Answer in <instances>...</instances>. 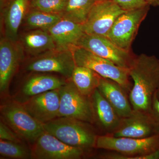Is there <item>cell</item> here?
<instances>
[{
  "label": "cell",
  "mask_w": 159,
  "mask_h": 159,
  "mask_svg": "<svg viewBox=\"0 0 159 159\" xmlns=\"http://www.w3.org/2000/svg\"><path fill=\"white\" fill-rule=\"evenodd\" d=\"M129 71L134 82L129 93L133 109L150 114L154 96L159 89V59L154 55L140 54Z\"/></svg>",
  "instance_id": "1"
},
{
  "label": "cell",
  "mask_w": 159,
  "mask_h": 159,
  "mask_svg": "<svg viewBox=\"0 0 159 159\" xmlns=\"http://www.w3.org/2000/svg\"><path fill=\"white\" fill-rule=\"evenodd\" d=\"M96 148L110 151L100 159H159V135L144 139L98 135Z\"/></svg>",
  "instance_id": "2"
},
{
  "label": "cell",
  "mask_w": 159,
  "mask_h": 159,
  "mask_svg": "<svg viewBox=\"0 0 159 159\" xmlns=\"http://www.w3.org/2000/svg\"><path fill=\"white\" fill-rule=\"evenodd\" d=\"M91 124L78 119L57 117L43 126L46 132L64 143L87 153L96 148L98 136Z\"/></svg>",
  "instance_id": "3"
},
{
  "label": "cell",
  "mask_w": 159,
  "mask_h": 159,
  "mask_svg": "<svg viewBox=\"0 0 159 159\" xmlns=\"http://www.w3.org/2000/svg\"><path fill=\"white\" fill-rule=\"evenodd\" d=\"M1 120L22 140L33 144L45 131L43 124L31 116L20 102L9 100L1 105Z\"/></svg>",
  "instance_id": "4"
},
{
  "label": "cell",
  "mask_w": 159,
  "mask_h": 159,
  "mask_svg": "<svg viewBox=\"0 0 159 159\" xmlns=\"http://www.w3.org/2000/svg\"><path fill=\"white\" fill-rule=\"evenodd\" d=\"M71 50L76 66L89 68L101 77L116 81L128 93L130 92L132 86L129 69L118 66L108 60L79 46H74Z\"/></svg>",
  "instance_id": "5"
},
{
  "label": "cell",
  "mask_w": 159,
  "mask_h": 159,
  "mask_svg": "<svg viewBox=\"0 0 159 159\" xmlns=\"http://www.w3.org/2000/svg\"><path fill=\"white\" fill-rule=\"evenodd\" d=\"M78 119L95 123L90 97L81 94L71 79L60 89V105L58 117Z\"/></svg>",
  "instance_id": "6"
},
{
  "label": "cell",
  "mask_w": 159,
  "mask_h": 159,
  "mask_svg": "<svg viewBox=\"0 0 159 159\" xmlns=\"http://www.w3.org/2000/svg\"><path fill=\"white\" fill-rule=\"evenodd\" d=\"M108 60L120 67L129 69L137 55L131 51L121 48L106 36L84 34L77 45Z\"/></svg>",
  "instance_id": "7"
},
{
  "label": "cell",
  "mask_w": 159,
  "mask_h": 159,
  "mask_svg": "<svg viewBox=\"0 0 159 159\" xmlns=\"http://www.w3.org/2000/svg\"><path fill=\"white\" fill-rule=\"evenodd\" d=\"M149 9L148 5L123 12L115 21L107 37L121 48L131 51L132 44Z\"/></svg>",
  "instance_id": "8"
},
{
  "label": "cell",
  "mask_w": 159,
  "mask_h": 159,
  "mask_svg": "<svg viewBox=\"0 0 159 159\" xmlns=\"http://www.w3.org/2000/svg\"><path fill=\"white\" fill-rule=\"evenodd\" d=\"M76 65L71 50L47 51L29 60L25 70L36 73H55L70 80Z\"/></svg>",
  "instance_id": "9"
},
{
  "label": "cell",
  "mask_w": 159,
  "mask_h": 159,
  "mask_svg": "<svg viewBox=\"0 0 159 159\" xmlns=\"http://www.w3.org/2000/svg\"><path fill=\"white\" fill-rule=\"evenodd\" d=\"M125 11L113 0H98L83 25L84 32L107 37L117 18Z\"/></svg>",
  "instance_id": "10"
},
{
  "label": "cell",
  "mask_w": 159,
  "mask_h": 159,
  "mask_svg": "<svg viewBox=\"0 0 159 159\" xmlns=\"http://www.w3.org/2000/svg\"><path fill=\"white\" fill-rule=\"evenodd\" d=\"M32 158L80 159L86 153L80 148L64 143L45 130L32 144Z\"/></svg>",
  "instance_id": "11"
},
{
  "label": "cell",
  "mask_w": 159,
  "mask_h": 159,
  "mask_svg": "<svg viewBox=\"0 0 159 159\" xmlns=\"http://www.w3.org/2000/svg\"><path fill=\"white\" fill-rule=\"evenodd\" d=\"M24 51L20 43L6 37L0 42V92L8 93L11 80L24 58Z\"/></svg>",
  "instance_id": "12"
},
{
  "label": "cell",
  "mask_w": 159,
  "mask_h": 159,
  "mask_svg": "<svg viewBox=\"0 0 159 159\" xmlns=\"http://www.w3.org/2000/svg\"><path fill=\"white\" fill-rule=\"evenodd\" d=\"M21 103L31 116L45 124L58 117L60 89L33 96Z\"/></svg>",
  "instance_id": "13"
},
{
  "label": "cell",
  "mask_w": 159,
  "mask_h": 159,
  "mask_svg": "<svg viewBox=\"0 0 159 159\" xmlns=\"http://www.w3.org/2000/svg\"><path fill=\"white\" fill-rule=\"evenodd\" d=\"M155 134V126L150 114L133 110L129 116L122 118L119 127L110 135L144 139Z\"/></svg>",
  "instance_id": "14"
},
{
  "label": "cell",
  "mask_w": 159,
  "mask_h": 159,
  "mask_svg": "<svg viewBox=\"0 0 159 159\" xmlns=\"http://www.w3.org/2000/svg\"><path fill=\"white\" fill-rule=\"evenodd\" d=\"M98 90L112 106L121 118L128 117L133 111L129 93L112 80L100 77Z\"/></svg>",
  "instance_id": "15"
},
{
  "label": "cell",
  "mask_w": 159,
  "mask_h": 159,
  "mask_svg": "<svg viewBox=\"0 0 159 159\" xmlns=\"http://www.w3.org/2000/svg\"><path fill=\"white\" fill-rule=\"evenodd\" d=\"M90 97L95 122L104 132L111 135L119 127L122 118L119 116L113 107L102 94L96 89Z\"/></svg>",
  "instance_id": "16"
},
{
  "label": "cell",
  "mask_w": 159,
  "mask_h": 159,
  "mask_svg": "<svg viewBox=\"0 0 159 159\" xmlns=\"http://www.w3.org/2000/svg\"><path fill=\"white\" fill-rule=\"evenodd\" d=\"M30 0H9L1 12L5 37L17 41L20 27L30 8Z\"/></svg>",
  "instance_id": "17"
},
{
  "label": "cell",
  "mask_w": 159,
  "mask_h": 159,
  "mask_svg": "<svg viewBox=\"0 0 159 159\" xmlns=\"http://www.w3.org/2000/svg\"><path fill=\"white\" fill-rule=\"evenodd\" d=\"M56 49L71 50L85 34L83 25L62 18L49 29Z\"/></svg>",
  "instance_id": "18"
},
{
  "label": "cell",
  "mask_w": 159,
  "mask_h": 159,
  "mask_svg": "<svg viewBox=\"0 0 159 159\" xmlns=\"http://www.w3.org/2000/svg\"><path fill=\"white\" fill-rule=\"evenodd\" d=\"M65 79L50 74L33 75L24 81L18 95L25 101L33 96L61 88L67 81Z\"/></svg>",
  "instance_id": "19"
},
{
  "label": "cell",
  "mask_w": 159,
  "mask_h": 159,
  "mask_svg": "<svg viewBox=\"0 0 159 159\" xmlns=\"http://www.w3.org/2000/svg\"><path fill=\"white\" fill-rule=\"evenodd\" d=\"M24 51L31 56L35 57L56 49L53 38L48 31L42 30H30L21 38Z\"/></svg>",
  "instance_id": "20"
},
{
  "label": "cell",
  "mask_w": 159,
  "mask_h": 159,
  "mask_svg": "<svg viewBox=\"0 0 159 159\" xmlns=\"http://www.w3.org/2000/svg\"><path fill=\"white\" fill-rule=\"evenodd\" d=\"M100 77L89 68L76 66L71 80L81 94L90 97L98 88Z\"/></svg>",
  "instance_id": "21"
},
{
  "label": "cell",
  "mask_w": 159,
  "mask_h": 159,
  "mask_svg": "<svg viewBox=\"0 0 159 159\" xmlns=\"http://www.w3.org/2000/svg\"><path fill=\"white\" fill-rule=\"evenodd\" d=\"M62 18L61 15L48 13L30 7L23 22L24 27L29 31L42 30L48 31Z\"/></svg>",
  "instance_id": "22"
},
{
  "label": "cell",
  "mask_w": 159,
  "mask_h": 159,
  "mask_svg": "<svg viewBox=\"0 0 159 159\" xmlns=\"http://www.w3.org/2000/svg\"><path fill=\"white\" fill-rule=\"evenodd\" d=\"M98 0H68L62 18L84 25L91 9Z\"/></svg>",
  "instance_id": "23"
},
{
  "label": "cell",
  "mask_w": 159,
  "mask_h": 159,
  "mask_svg": "<svg viewBox=\"0 0 159 159\" xmlns=\"http://www.w3.org/2000/svg\"><path fill=\"white\" fill-rule=\"evenodd\" d=\"M1 157L14 159L32 158L31 149L24 145L22 142H11L0 139Z\"/></svg>",
  "instance_id": "24"
},
{
  "label": "cell",
  "mask_w": 159,
  "mask_h": 159,
  "mask_svg": "<svg viewBox=\"0 0 159 159\" xmlns=\"http://www.w3.org/2000/svg\"><path fill=\"white\" fill-rule=\"evenodd\" d=\"M67 2L68 0H30V7L44 12L61 15Z\"/></svg>",
  "instance_id": "25"
},
{
  "label": "cell",
  "mask_w": 159,
  "mask_h": 159,
  "mask_svg": "<svg viewBox=\"0 0 159 159\" xmlns=\"http://www.w3.org/2000/svg\"><path fill=\"white\" fill-rule=\"evenodd\" d=\"M122 10L131 11L148 6L145 0H113Z\"/></svg>",
  "instance_id": "26"
},
{
  "label": "cell",
  "mask_w": 159,
  "mask_h": 159,
  "mask_svg": "<svg viewBox=\"0 0 159 159\" xmlns=\"http://www.w3.org/2000/svg\"><path fill=\"white\" fill-rule=\"evenodd\" d=\"M0 139L17 142H22L23 141L2 120L0 122Z\"/></svg>",
  "instance_id": "27"
},
{
  "label": "cell",
  "mask_w": 159,
  "mask_h": 159,
  "mask_svg": "<svg viewBox=\"0 0 159 159\" xmlns=\"http://www.w3.org/2000/svg\"><path fill=\"white\" fill-rule=\"evenodd\" d=\"M150 115L154 123L157 134L159 135V99L157 97V93L152 100Z\"/></svg>",
  "instance_id": "28"
},
{
  "label": "cell",
  "mask_w": 159,
  "mask_h": 159,
  "mask_svg": "<svg viewBox=\"0 0 159 159\" xmlns=\"http://www.w3.org/2000/svg\"><path fill=\"white\" fill-rule=\"evenodd\" d=\"M145 1L150 6H159V0H145Z\"/></svg>",
  "instance_id": "29"
},
{
  "label": "cell",
  "mask_w": 159,
  "mask_h": 159,
  "mask_svg": "<svg viewBox=\"0 0 159 159\" xmlns=\"http://www.w3.org/2000/svg\"><path fill=\"white\" fill-rule=\"evenodd\" d=\"M157 98H158V99H159V89L157 91Z\"/></svg>",
  "instance_id": "30"
},
{
  "label": "cell",
  "mask_w": 159,
  "mask_h": 159,
  "mask_svg": "<svg viewBox=\"0 0 159 159\" xmlns=\"http://www.w3.org/2000/svg\"></svg>",
  "instance_id": "31"
}]
</instances>
